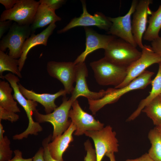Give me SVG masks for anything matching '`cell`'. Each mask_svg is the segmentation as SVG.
<instances>
[{
    "instance_id": "6da1fadb",
    "label": "cell",
    "mask_w": 161,
    "mask_h": 161,
    "mask_svg": "<svg viewBox=\"0 0 161 161\" xmlns=\"http://www.w3.org/2000/svg\"><path fill=\"white\" fill-rule=\"evenodd\" d=\"M153 72L145 70L127 85L119 88H109L102 98L96 100H88L89 109L93 115L104 106L114 103L124 94L130 91L145 88L151 83Z\"/></svg>"
},
{
    "instance_id": "7a4b0ae2",
    "label": "cell",
    "mask_w": 161,
    "mask_h": 161,
    "mask_svg": "<svg viewBox=\"0 0 161 161\" xmlns=\"http://www.w3.org/2000/svg\"><path fill=\"white\" fill-rule=\"evenodd\" d=\"M96 81L101 86L120 85L127 75V66L114 64L104 57L90 64Z\"/></svg>"
},
{
    "instance_id": "3957f363",
    "label": "cell",
    "mask_w": 161,
    "mask_h": 161,
    "mask_svg": "<svg viewBox=\"0 0 161 161\" xmlns=\"http://www.w3.org/2000/svg\"><path fill=\"white\" fill-rule=\"evenodd\" d=\"M73 102L66 96L63 97L62 102L51 113L45 114L39 113L37 110L33 115L36 122L40 123L48 122L53 126V130L52 140L62 134L69 128L71 121L68 120L69 111Z\"/></svg>"
},
{
    "instance_id": "277c9868",
    "label": "cell",
    "mask_w": 161,
    "mask_h": 161,
    "mask_svg": "<svg viewBox=\"0 0 161 161\" xmlns=\"http://www.w3.org/2000/svg\"><path fill=\"white\" fill-rule=\"evenodd\" d=\"M104 50V57L107 60L116 64L127 67L142 54L136 47L120 38L113 39Z\"/></svg>"
},
{
    "instance_id": "5b68a950",
    "label": "cell",
    "mask_w": 161,
    "mask_h": 161,
    "mask_svg": "<svg viewBox=\"0 0 161 161\" xmlns=\"http://www.w3.org/2000/svg\"><path fill=\"white\" fill-rule=\"evenodd\" d=\"M31 33L30 25H20L14 22L7 35L0 41V50L4 52L8 48L9 55L19 59L22 53L24 44Z\"/></svg>"
},
{
    "instance_id": "8992f818",
    "label": "cell",
    "mask_w": 161,
    "mask_h": 161,
    "mask_svg": "<svg viewBox=\"0 0 161 161\" xmlns=\"http://www.w3.org/2000/svg\"><path fill=\"white\" fill-rule=\"evenodd\" d=\"M84 134L93 141L97 161H101L107 153L118 151L119 145L116 133L110 126H107L99 130L87 131Z\"/></svg>"
},
{
    "instance_id": "52a82bcc",
    "label": "cell",
    "mask_w": 161,
    "mask_h": 161,
    "mask_svg": "<svg viewBox=\"0 0 161 161\" xmlns=\"http://www.w3.org/2000/svg\"><path fill=\"white\" fill-rule=\"evenodd\" d=\"M40 4L34 0H18L12 9L3 12L0 21L10 20L20 25L30 26Z\"/></svg>"
},
{
    "instance_id": "ba28073f",
    "label": "cell",
    "mask_w": 161,
    "mask_h": 161,
    "mask_svg": "<svg viewBox=\"0 0 161 161\" xmlns=\"http://www.w3.org/2000/svg\"><path fill=\"white\" fill-rule=\"evenodd\" d=\"M141 56L127 67V75L124 81L119 85L115 87H124L131 82L152 65L161 62V58L155 52L151 46L144 45Z\"/></svg>"
},
{
    "instance_id": "9c48e42d",
    "label": "cell",
    "mask_w": 161,
    "mask_h": 161,
    "mask_svg": "<svg viewBox=\"0 0 161 161\" xmlns=\"http://www.w3.org/2000/svg\"><path fill=\"white\" fill-rule=\"evenodd\" d=\"M139 1H132L130 7L125 15L115 18L108 17L112 25L107 33L117 36L136 47L137 45L132 33L131 16L134 12Z\"/></svg>"
},
{
    "instance_id": "30bf717a",
    "label": "cell",
    "mask_w": 161,
    "mask_h": 161,
    "mask_svg": "<svg viewBox=\"0 0 161 161\" xmlns=\"http://www.w3.org/2000/svg\"><path fill=\"white\" fill-rule=\"evenodd\" d=\"M46 68L50 76L62 83L67 94L72 93L74 88L76 68L74 62L50 61L47 63Z\"/></svg>"
},
{
    "instance_id": "8fae6325",
    "label": "cell",
    "mask_w": 161,
    "mask_h": 161,
    "mask_svg": "<svg viewBox=\"0 0 161 161\" xmlns=\"http://www.w3.org/2000/svg\"><path fill=\"white\" fill-rule=\"evenodd\" d=\"M72 107V109L69 111V117L76 126V129L74 133L75 135H81L86 131L99 130L104 128L103 123L83 110L77 100L73 102Z\"/></svg>"
},
{
    "instance_id": "7c38bea8",
    "label": "cell",
    "mask_w": 161,
    "mask_h": 161,
    "mask_svg": "<svg viewBox=\"0 0 161 161\" xmlns=\"http://www.w3.org/2000/svg\"><path fill=\"white\" fill-rule=\"evenodd\" d=\"M81 2L83 13L80 16L72 19L66 26L58 30L57 33H64L72 28L79 26L87 27L95 26L100 29L108 31L112 24L108 17L100 12H97L94 15L90 14L87 10L86 2L84 1H81Z\"/></svg>"
},
{
    "instance_id": "4fadbf2b",
    "label": "cell",
    "mask_w": 161,
    "mask_h": 161,
    "mask_svg": "<svg viewBox=\"0 0 161 161\" xmlns=\"http://www.w3.org/2000/svg\"><path fill=\"white\" fill-rule=\"evenodd\" d=\"M88 73V69L85 62L76 64L75 79L76 85L70 98L73 102L80 96L84 97L88 100H96L102 98L105 95L106 91L103 89L97 92L91 91L89 89L86 80Z\"/></svg>"
},
{
    "instance_id": "5bb4252c",
    "label": "cell",
    "mask_w": 161,
    "mask_h": 161,
    "mask_svg": "<svg viewBox=\"0 0 161 161\" xmlns=\"http://www.w3.org/2000/svg\"><path fill=\"white\" fill-rule=\"evenodd\" d=\"M152 3V0H140L133 15L132 33L137 45L141 49L144 47L142 39L146 29L148 16L151 15L152 12L149 6Z\"/></svg>"
},
{
    "instance_id": "9a60e30c",
    "label": "cell",
    "mask_w": 161,
    "mask_h": 161,
    "mask_svg": "<svg viewBox=\"0 0 161 161\" xmlns=\"http://www.w3.org/2000/svg\"><path fill=\"white\" fill-rule=\"evenodd\" d=\"M84 29L86 37L85 49L74 62L75 64L84 62L86 57L94 51L100 49H105L115 38L114 36L99 34L89 28L85 27Z\"/></svg>"
},
{
    "instance_id": "2e32d148",
    "label": "cell",
    "mask_w": 161,
    "mask_h": 161,
    "mask_svg": "<svg viewBox=\"0 0 161 161\" xmlns=\"http://www.w3.org/2000/svg\"><path fill=\"white\" fill-rule=\"evenodd\" d=\"M18 84L20 92L25 97L41 104L44 107L47 114L52 112L57 107L55 102L56 99L61 96H66L67 94L64 89H61L53 94H39L27 89L19 83Z\"/></svg>"
},
{
    "instance_id": "e0dca14e",
    "label": "cell",
    "mask_w": 161,
    "mask_h": 161,
    "mask_svg": "<svg viewBox=\"0 0 161 161\" xmlns=\"http://www.w3.org/2000/svg\"><path fill=\"white\" fill-rule=\"evenodd\" d=\"M56 27L55 23H52L40 33L37 34L32 33L30 36L26 40L23 46L22 53L18 59L19 69L20 72L23 68L30 50L37 45L46 46L49 38L52 34Z\"/></svg>"
},
{
    "instance_id": "ac0fdd59",
    "label": "cell",
    "mask_w": 161,
    "mask_h": 161,
    "mask_svg": "<svg viewBox=\"0 0 161 161\" xmlns=\"http://www.w3.org/2000/svg\"><path fill=\"white\" fill-rule=\"evenodd\" d=\"M76 129V126L71 122L69 128L63 133L49 143L48 149L54 159L58 161H64L63 155L69 144L73 141L72 134Z\"/></svg>"
},
{
    "instance_id": "d6986e66",
    "label": "cell",
    "mask_w": 161,
    "mask_h": 161,
    "mask_svg": "<svg viewBox=\"0 0 161 161\" xmlns=\"http://www.w3.org/2000/svg\"><path fill=\"white\" fill-rule=\"evenodd\" d=\"M18 77L11 73H9L4 76L5 79L10 84L13 91V97L14 99L23 107L28 117H31L33 112L37 110V103L26 98L20 92L18 83L20 80Z\"/></svg>"
},
{
    "instance_id": "ffe728a7",
    "label": "cell",
    "mask_w": 161,
    "mask_h": 161,
    "mask_svg": "<svg viewBox=\"0 0 161 161\" xmlns=\"http://www.w3.org/2000/svg\"><path fill=\"white\" fill-rule=\"evenodd\" d=\"M54 10L44 4L39 5L34 21L30 25L32 33L36 29L43 28L52 23L60 21L61 18L58 16Z\"/></svg>"
},
{
    "instance_id": "44dd1931",
    "label": "cell",
    "mask_w": 161,
    "mask_h": 161,
    "mask_svg": "<svg viewBox=\"0 0 161 161\" xmlns=\"http://www.w3.org/2000/svg\"><path fill=\"white\" fill-rule=\"evenodd\" d=\"M158 64V71L155 78L152 80V88L149 95L140 101L136 110L128 117L126 121L134 120L139 116L145 106L161 94V62Z\"/></svg>"
},
{
    "instance_id": "7402d4cb",
    "label": "cell",
    "mask_w": 161,
    "mask_h": 161,
    "mask_svg": "<svg viewBox=\"0 0 161 161\" xmlns=\"http://www.w3.org/2000/svg\"><path fill=\"white\" fill-rule=\"evenodd\" d=\"M13 91L9 82L0 80V107L16 113L19 112L20 109L12 94Z\"/></svg>"
},
{
    "instance_id": "603a6c76",
    "label": "cell",
    "mask_w": 161,
    "mask_h": 161,
    "mask_svg": "<svg viewBox=\"0 0 161 161\" xmlns=\"http://www.w3.org/2000/svg\"><path fill=\"white\" fill-rule=\"evenodd\" d=\"M148 26L143 35L144 40L151 42L160 36L161 29V4L157 10L152 11L148 21Z\"/></svg>"
},
{
    "instance_id": "cb8c5ba5",
    "label": "cell",
    "mask_w": 161,
    "mask_h": 161,
    "mask_svg": "<svg viewBox=\"0 0 161 161\" xmlns=\"http://www.w3.org/2000/svg\"><path fill=\"white\" fill-rule=\"evenodd\" d=\"M6 71L11 72L19 78L22 76L19 69L18 59L15 58L0 50V77L4 79L3 73Z\"/></svg>"
},
{
    "instance_id": "d4e9b609",
    "label": "cell",
    "mask_w": 161,
    "mask_h": 161,
    "mask_svg": "<svg viewBox=\"0 0 161 161\" xmlns=\"http://www.w3.org/2000/svg\"><path fill=\"white\" fill-rule=\"evenodd\" d=\"M148 137L151 144L148 154L154 161H161V133L155 127L150 131Z\"/></svg>"
},
{
    "instance_id": "484cf974",
    "label": "cell",
    "mask_w": 161,
    "mask_h": 161,
    "mask_svg": "<svg viewBox=\"0 0 161 161\" xmlns=\"http://www.w3.org/2000/svg\"><path fill=\"white\" fill-rule=\"evenodd\" d=\"M156 126L161 125V98L159 95L145 106L142 110Z\"/></svg>"
},
{
    "instance_id": "4316f807",
    "label": "cell",
    "mask_w": 161,
    "mask_h": 161,
    "mask_svg": "<svg viewBox=\"0 0 161 161\" xmlns=\"http://www.w3.org/2000/svg\"><path fill=\"white\" fill-rule=\"evenodd\" d=\"M4 132L0 122V161H7L11 159L13 153L10 147V140L7 136H4Z\"/></svg>"
},
{
    "instance_id": "83f0119b",
    "label": "cell",
    "mask_w": 161,
    "mask_h": 161,
    "mask_svg": "<svg viewBox=\"0 0 161 161\" xmlns=\"http://www.w3.org/2000/svg\"><path fill=\"white\" fill-rule=\"evenodd\" d=\"M19 118V115L16 113L0 107V122L2 120H8L13 123L17 121Z\"/></svg>"
},
{
    "instance_id": "f1b7e54d",
    "label": "cell",
    "mask_w": 161,
    "mask_h": 161,
    "mask_svg": "<svg viewBox=\"0 0 161 161\" xmlns=\"http://www.w3.org/2000/svg\"><path fill=\"white\" fill-rule=\"evenodd\" d=\"M85 149L86 151V154L85 157L84 161H97L95 150L93 148L89 140L84 143Z\"/></svg>"
},
{
    "instance_id": "f546056e",
    "label": "cell",
    "mask_w": 161,
    "mask_h": 161,
    "mask_svg": "<svg viewBox=\"0 0 161 161\" xmlns=\"http://www.w3.org/2000/svg\"><path fill=\"white\" fill-rule=\"evenodd\" d=\"M52 135H49L42 141V145L44 150L43 158L44 161H58L54 159L51 155L48 148V144L52 139Z\"/></svg>"
},
{
    "instance_id": "4dcf8cb0",
    "label": "cell",
    "mask_w": 161,
    "mask_h": 161,
    "mask_svg": "<svg viewBox=\"0 0 161 161\" xmlns=\"http://www.w3.org/2000/svg\"><path fill=\"white\" fill-rule=\"evenodd\" d=\"M40 4H44L51 9L55 11L64 4L66 2L64 0H40Z\"/></svg>"
},
{
    "instance_id": "1f68e13d",
    "label": "cell",
    "mask_w": 161,
    "mask_h": 161,
    "mask_svg": "<svg viewBox=\"0 0 161 161\" xmlns=\"http://www.w3.org/2000/svg\"><path fill=\"white\" fill-rule=\"evenodd\" d=\"M13 21L7 20L0 21V38H2L4 34L9 30L13 24Z\"/></svg>"
},
{
    "instance_id": "d6a6232c",
    "label": "cell",
    "mask_w": 161,
    "mask_h": 161,
    "mask_svg": "<svg viewBox=\"0 0 161 161\" xmlns=\"http://www.w3.org/2000/svg\"><path fill=\"white\" fill-rule=\"evenodd\" d=\"M151 47L154 52L161 58V37L151 42Z\"/></svg>"
},
{
    "instance_id": "836d02e7",
    "label": "cell",
    "mask_w": 161,
    "mask_h": 161,
    "mask_svg": "<svg viewBox=\"0 0 161 161\" xmlns=\"http://www.w3.org/2000/svg\"><path fill=\"white\" fill-rule=\"evenodd\" d=\"M14 153L15 155L14 157L7 161H33V158H24L22 152L18 149L15 150Z\"/></svg>"
},
{
    "instance_id": "e575fe53",
    "label": "cell",
    "mask_w": 161,
    "mask_h": 161,
    "mask_svg": "<svg viewBox=\"0 0 161 161\" xmlns=\"http://www.w3.org/2000/svg\"><path fill=\"white\" fill-rule=\"evenodd\" d=\"M18 0H0V3L2 4L5 8V10H9L12 9Z\"/></svg>"
},
{
    "instance_id": "d590c367",
    "label": "cell",
    "mask_w": 161,
    "mask_h": 161,
    "mask_svg": "<svg viewBox=\"0 0 161 161\" xmlns=\"http://www.w3.org/2000/svg\"><path fill=\"white\" fill-rule=\"evenodd\" d=\"M44 152L43 148H40L32 157L33 161H44L43 158Z\"/></svg>"
},
{
    "instance_id": "8d00e7d4",
    "label": "cell",
    "mask_w": 161,
    "mask_h": 161,
    "mask_svg": "<svg viewBox=\"0 0 161 161\" xmlns=\"http://www.w3.org/2000/svg\"><path fill=\"white\" fill-rule=\"evenodd\" d=\"M125 161H154L148 153H146L141 157L135 159H128Z\"/></svg>"
},
{
    "instance_id": "74e56055",
    "label": "cell",
    "mask_w": 161,
    "mask_h": 161,
    "mask_svg": "<svg viewBox=\"0 0 161 161\" xmlns=\"http://www.w3.org/2000/svg\"><path fill=\"white\" fill-rule=\"evenodd\" d=\"M114 153L112 152L108 153L105 155L109 158L110 161H116Z\"/></svg>"
},
{
    "instance_id": "f35d334b",
    "label": "cell",
    "mask_w": 161,
    "mask_h": 161,
    "mask_svg": "<svg viewBox=\"0 0 161 161\" xmlns=\"http://www.w3.org/2000/svg\"><path fill=\"white\" fill-rule=\"evenodd\" d=\"M156 129L159 131L161 133V125L157 126L156 127Z\"/></svg>"
},
{
    "instance_id": "ab89813d",
    "label": "cell",
    "mask_w": 161,
    "mask_h": 161,
    "mask_svg": "<svg viewBox=\"0 0 161 161\" xmlns=\"http://www.w3.org/2000/svg\"><path fill=\"white\" fill-rule=\"evenodd\" d=\"M160 96V97L161 98V94H160V95H159Z\"/></svg>"
}]
</instances>
